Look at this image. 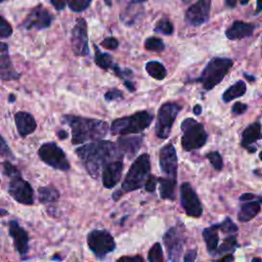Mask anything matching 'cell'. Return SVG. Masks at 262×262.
I'll list each match as a JSON object with an SVG mask.
<instances>
[{
	"mask_svg": "<svg viewBox=\"0 0 262 262\" xmlns=\"http://www.w3.org/2000/svg\"><path fill=\"white\" fill-rule=\"evenodd\" d=\"M76 154L93 178H97L108 163L122 157L119 147L110 140H96L84 144L76 149Z\"/></svg>",
	"mask_w": 262,
	"mask_h": 262,
	"instance_id": "obj_1",
	"label": "cell"
},
{
	"mask_svg": "<svg viewBox=\"0 0 262 262\" xmlns=\"http://www.w3.org/2000/svg\"><path fill=\"white\" fill-rule=\"evenodd\" d=\"M60 120L63 124L71 127L73 144H81L89 140H99L106 135L108 130V126L104 121L93 118L63 115Z\"/></svg>",
	"mask_w": 262,
	"mask_h": 262,
	"instance_id": "obj_2",
	"label": "cell"
},
{
	"mask_svg": "<svg viewBox=\"0 0 262 262\" xmlns=\"http://www.w3.org/2000/svg\"><path fill=\"white\" fill-rule=\"evenodd\" d=\"M232 64L233 61L230 58L214 57L207 63L201 76L194 81L201 83L203 88L209 91L223 80Z\"/></svg>",
	"mask_w": 262,
	"mask_h": 262,
	"instance_id": "obj_3",
	"label": "cell"
},
{
	"mask_svg": "<svg viewBox=\"0 0 262 262\" xmlns=\"http://www.w3.org/2000/svg\"><path fill=\"white\" fill-rule=\"evenodd\" d=\"M154 116L147 111L137 112L131 116L118 118L112 122L111 133L116 135H127L142 132L152 122Z\"/></svg>",
	"mask_w": 262,
	"mask_h": 262,
	"instance_id": "obj_4",
	"label": "cell"
},
{
	"mask_svg": "<svg viewBox=\"0 0 262 262\" xmlns=\"http://www.w3.org/2000/svg\"><path fill=\"white\" fill-rule=\"evenodd\" d=\"M150 160L147 154L140 155L131 165L122 183V190L132 191L140 188L150 175Z\"/></svg>",
	"mask_w": 262,
	"mask_h": 262,
	"instance_id": "obj_5",
	"label": "cell"
},
{
	"mask_svg": "<svg viewBox=\"0 0 262 262\" xmlns=\"http://www.w3.org/2000/svg\"><path fill=\"white\" fill-rule=\"evenodd\" d=\"M183 135L181 137L182 148L186 151L201 148L208 139V133L204 126L192 118H186L181 123Z\"/></svg>",
	"mask_w": 262,
	"mask_h": 262,
	"instance_id": "obj_6",
	"label": "cell"
},
{
	"mask_svg": "<svg viewBox=\"0 0 262 262\" xmlns=\"http://www.w3.org/2000/svg\"><path fill=\"white\" fill-rule=\"evenodd\" d=\"M182 106L177 102L168 101L161 105L157 116L156 135L161 139L169 137L174 121Z\"/></svg>",
	"mask_w": 262,
	"mask_h": 262,
	"instance_id": "obj_7",
	"label": "cell"
},
{
	"mask_svg": "<svg viewBox=\"0 0 262 262\" xmlns=\"http://www.w3.org/2000/svg\"><path fill=\"white\" fill-rule=\"evenodd\" d=\"M39 158L48 166L60 170L68 171L70 163L64 151L55 142H45L38 149Z\"/></svg>",
	"mask_w": 262,
	"mask_h": 262,
	"instance_id": "obj_8",
	"label": "cell"
},
{
	"mask_svg": "<svg viewBox=\"0 0 262 262\" xmlns=\"http://www.w3.org/2000/svg\"><path fill=\"white\" fill-rule=\"evenodd\" d=\"M87 244L89 249L98 258L104 257L116 249L114 237L104 229H94L90 231L87 235Z\"/></svg>",
	"mask_w": 262,
	"mask_h": 262,
	"instance_id": "obj_9",
	"label": "cell"
},
{
	"mask_svg": "<svg viewBox=\"0 0 262 262\" xmlns=\"http://www.w3.org/2000/svg\"><path fill=\"white\" fill-rule=\"evenodd\" d=\"M169 262H178L183 250L185 236L180 226H174L167 230L163 236Z\"/></svg>",
	"mask_w": 262,
	"mask_h": 262,
	"instance_id": "obj_10",
	"label": "cell"
},
{
	"mask_svg": "<svg viewBox=\"0 0 262 262\" xmlns=\"http://www.w3.org/2000/svg\"><path fill=\"white\" fill-rule=\"evenodd\" d=\"M180 203L188 216L198 218L202 215V203L196 192L188 182H184L180 186Z\"/></svg>",
	"mask_w": 262,
	"mask_h": 262,
	"instance_id": "obj_11",
	"label": "cell"
},
{
	"mask_svg": "<svg viewBox=\"0 0 262 262\" xmlns=\"http://www.w3.org/2000/svg\"><path fill=\"white\" fill-rule=\"evenodd\" d=\"M8 192L17 203L23 205H32L34 203L33 188L28 181L21 178V175L10 178Z\"/></svg>",
	"mask_w": 262,
	"mask_h": 262,
	"instance_id": "obj_12",
	"label": "cell"
},
{
	"mask_svg": "<svg viewBox=\"0 0 262 262\" xmlns=\"http://www.w3.org/2000/svg\"><path fill=\"white\" fill-rule=\"evenodd\" d=\"M72 49L75 55L85 56L89 52L88 47V34H87V24L85 18L80 17L77 19L76 25L72 30L71 37Z\"/></svg>",
	"mask_w": 262,
	"mask_h": 262,
	"instance_id": "obj_13",
	"label": "cell"
},
{
	"mask_svg": "<svg viewBox=\"0 0 262 262\" xmlns=\"http://www.w3.org/2000/svg\"><path fill=\"white\" fill-rule=\"evenodd\" d=\"M241 207L237 213V219L241 222H248L254 219L261 210V203L258 195L254 193H243L239 196Z\"/></svg>",
	"mask_w": 262,
	"mask_h": 262,
	"instance_id": "obj_14",
	"label": "cell"
},
{
	"mask_svg": "<svg viewBox=\"0 0 262 262\" xmlns=\"http://www.w3.org/2000/svg\"><path fill=\"white\" fill-rule=\"evenodd\" d=\"M211 0H198L185 12V20L192 27L201 26L209 20Z\"/></svg>",
	"mask_w": 262,
	"mask_h": 262,
	"instance_id": "obj_15",
	"label": "cell"
},
{
	"mask_svg": "<svg viewBox=\"0 0 262 262\" xmlns=\"http://www.w3.org/2000/svg\"><path fill=\"white\" fill-rule=\"evenodd\" d=\"M52 21V15L50 12L42 5L39 4L28 14V16L23 21V27L26 30H42L50 27Z\"/></svg>",
	"mask_w": 262,
	"mask_h": 262,
	"instance_id": "obj_16",
	"label": "cell"
},
{
	"mask_svg": "<svg viewBox=\"0 0 262 262\" xmlns=\"http://www.w3.org/2000/svg\"><path fill=\"white\" fill-rule=\"evenodd\" d=\"M160 168L162 172L170 178H176L177 175V155L176 149L172 143L164 145L160 150Z\"/></svg>",
	"mask_w": 262,
	"mask_h": 262,
	"instance_id": "obj_17",
	"label": "cell"
},
{
	"mask_svg": "<svg viewBox=\"0 0 262 262\" xmlns=\"http://www.w3.org/2000/svg\"><path fill=\"white\" fill-rule=\"evenodd\" d=\"M9 234L12 237L15 250L19 255H26L29 251V235L27 231L19 225L17 220L9 221Z\"/></svg>",
	"mask_w": 262,
	"mask_h": 262,
	"instance_id": "obj_18",
	"label": "cell"
},
{
	"mask_svg": "<svg viewBox=\"0 0 262 262\" xmlns=\"http://www.w3.org/2000/svg\"><path fill=\"white\" fill-rule=\"evenodd\" d=\"M0 77L3 81L16 80L19 74L14 70L9 57V47L6 43H0Z\"/></svg>",
	"mask_w": 262,
	"mask_h": 262,
	"instance_id": "obj_19",
	"label": "cell"
},
{
	"mask_svg": "<svg viewBox=\"0 0 262 262\" xmlns=\"http://www.w3.org/2000/svg\"><path fill=\"white\" fill-rule=\"evenodd\" d=\"M124 165L122 161L117 160L108 163L102 170V184L105 188H113L121 179Z\"/></svg>",
	"mask_w": 262,
	"mask_h": 262,
	"instance_id": "obj_20",
	"label": "cell"
},
{
	"mask_svg": "<svg viewBox=\"0 0 262 262\" xmlns=\"http://www.w3.org/2000/svg\"><path fill=\"white\" fill-rule=\"evenodd\" d=\"M262 138V131H261V124L259 122H254L250 124L242 134V141L241 144L245 147L249 152H255L256 147L252 146L256 141Z\"/></svg>",
	"mask_w": 262,
	"mask_h": 262,
	"instance_id": "obj_21",
	"label": "cell"
},
{
	"mask_svg": "<svg viewBox=\"0 0 262 262\" xmlns=\"http://www.w3.org/2000/svg\"><path fill=\"white\" fill-rule=\"evenodd\" d=\"M14 121L17 132L21 137H26L33 133L37 126L34 117L27 112H17L14 115Z\"/></svg>",
	"mask_w": 262,
	"mask_h": 262,
	"instance_id": "obj_22",
	"label": "cell"
},
{
	"mask_svg": "<svg viewBox=\"0 0 262 262\" xmlns=\"http://www.w3.org/2000/svg\"><path fill=\"white\" fill-rule=\"evenodd\" d=\"M142 145V136H128L118 138V147L122 155L133 158Z\"/></svg>",
	"mask_w": 262,
	"mask_h": 262,
	"instance_id": "obj_23",
	"label": "cell"
},
{
	"mask_svg": "<svg viewBox=\"0 0 262 262\" xmlns=\"http://www.w3.org/2000/svg\"><path fill=\"white\" fill-rule=\"evenodd\" d=\"M255 26L253 24L235 20L226 31L225 35L229 40H237L253 35Z\"/></svg>",
	"mask_w": 262,
	"mask_h": 262,
	"instance_id": "obj_24",
	"label": "cell"
},
{
	"mask_svg": "<svg viewBox=\"0 0 262 262\" xmlns=\"http://www.w3.org/2000/svg\"><path fill=\"white\" fill-rule=\"evenodd\" d=\"M219 224H213L203 230V237L210 255H214L219 247Z\"/></svg>",
	"mask_w": 262,
	"mask_h": 262,
	"instance_id": "obj_25",
	"label": "cell"
},
{
	"mask_svg": "<svg viewBox=\"0 0 262 262\" xmlns=\"http://www.w3.org/2000/svg\"><path fill=\"white\" fill-rule=\"evenodd\" d=\"M160 183V195L164 200H175V187H176V178H158Z\"/></svg>",
	"mask_w": 262,
	"mask_h": 262,
	"instance_id": "obj_26",
	"label": "cell"
},
{
	"mask_svg": "<svg viewBox=\"0 0 262 262\" xmlns=\"http://www.w3.org/2000/svg\"><path fill=\"white\" fill-rule=\"evenodd\" d=\"M247 91V86H246V83L242 80L235 82L234 84H232L230 87H228L223 95H222V99L223 101L225 102H229L237 97H241L243 96Z\"/></svg>",
	"mask_w": 262,
	"mask_h": 262,
	"instance_id": "obj_27",
	"label": "cell"
},
{
	"mask_svg": "<svg viewBox=\"0 0 262 262\" xmlns=\"http://www.w3.org/2000/svg\"><path fill=\"white\" fill-rule=\"evenodd\" d=\"M38 192L39 200L42 204H52L57 202L59 199V191L52 185L40 187Z\"/></svg>",
	"mask_w": 262,
	"mask_h": 262,
	"instance_id": "obj_28",
	"label": "cell"
},
{
	"mask_svg": "<svg viewBox=\"0 0 262 262\" xmlns=\"http://www.w3.org/2000/svg\"><path fill=\"white\" fill-rule=\"evenodd\" d=\"M145 70L147 72V74L156 79V80H163L166 78L167 76V71H166V68L159 61L157 60H151V61H148L146 64H145Z\"/></svg>",
	"mask_w": 262,
	"mask_h": 262,
	"instance_id": "obj_29",
	"label": "cell"
},
{
	"mask_svg": "<svg viewBox=\"0 0 262 262\" xmlns=\"http://www.w3.org/2000/svg\"><path fill=\"white\" fill-rule=\"evenodd\" d=\"M94 49H95V54H94V61L95 63L101 68L102 70L107 71L108 69H114L115 64H114V60L112 55H110L108 53H104L101 52L99 48H97L96 45H94Z\"/></svg>",
	"mask_w": 262,
	"mask_h": 262,
	"instance_id": "obj_30",
	"label": "cell"
},
{
	"mask_svg": "<svg viewBox=\"0 0 262 262\" xmlns=\"http://www.w3.org/2000/svg\"><path fill=\"white\" fill-rule=\"evenodd\" d=\"M239 247V244L237 243L236 236L235 234H231V235H227L221 246L218 247L216 253L214 255H221V254H229V253H233L237 248Z\"/></svg>",
	"mask_w": 262,
	"mask_h": 262,
	"instance_id": "obj_31",
	"label": "cell"
},
{
	"mask_svg": "<svg viewBox=\"0 0 262 262\" xmlns=\"http://www.w3.org/2000/svg\"><path fill=\"white\" fill-rule=\"evenodd\" d=\"M144 47L148 51L154 52H162L165 49V44L162 39L157 37H149L144 42Z\"/></svg>",
	"mask_w": 262,
	"mask_h": 262,
	"instance_id": "obj_32",
	"label": "cell"
},
{
	"mask_svg": "<svg viewBox=\"0 0 262 262\" xmlns=\"http://www.w3.org/2000/svg\"><path fill=\"white\" fill-rule=\"evenodd\" d=\"M148 262H164L163 259V249L159 243H156L151 246L147 254Z\"/></svg>",
	"mask_w": 262,
	"mask_h": 262,
	"instance_id": "obj_33",
	"label": "cell"
},
{
	"mask_svg": "<svg viewBox=\"0 0 262 262\" xmlns=\"http://www.w3.org/2000/svg\"><path fill=\"white\" fill-rule=\"evenodd\" d=\"M154 30L156 33L169 36L173 33V24L168 18H162L158 21Z\"/></svg>",
	"mask_w": 262,
	"mask_h": 262,
	"instance_id": "obj_34",
	"label": "cell"
},
{
	"mask_svg": "<svg viewBox=\"0 0 262 262\" xmlns=\"http://www.w3.org/2000/svg\"><path fill=\"white\" fill-rule=\"evenodd\" d=\"M218 224H219V229L228 235L235 234L238 231L237 225L229 217H225V219Z\"/></svg>",
	"mask_w": 262,
	"mask_h": 262,
	"instance_id": "obj_35",
	"label": "cell"
},
{
	"mask_svg": "<svg viewBox=\"0 0 262 262\" xmlns=\"http://www.w3.org/2000/svg\"><path fill=\"white\" fill-rule=\"evenodd\" d=\"M69 8L75 12H81L86 10L92 0H66Z\"/></svg>",
	"mask_w": 262,
	"mask_h": 262,
	"instance_id": "obj_36",
	"label": "cell"
},
{
	"mask_svg": "<svg viewBox=\"0 0 262 262\" xmlns=\"http://www.w3.org/2000/svg\"><path fill=\"white\" fill-rule=\"evenodd\" d=\"M206 158L209 160L211 165L216 171H221L223 168V160L221 155L218 151H210L206 155Z\"/></svg>",
	"mask_w": 262,
	"mask_h": 262,
	"instance_id": "obj_37",
	"label": "cell"
},
{
	"mask_svg": "<svg viewBox=\"0 0 262 262\" xmlns=\"http://www.w3.org/2000/svg\"><path fill=\"white\" fill-rule=\"evenodd\" d=\"M12 35V28L8 21L1 16L0 17V37L1 38H8Z\"/></svg>",
	"mask_w": 262,
	"mask_h": 262,
	"instance_id": "obj_38",
	"label": "cell"
},
{
	"mask_svg": "<svg viewBox=\"0 0 262 262\" xmlns=\"http://www.w3.org/2000/svg\"><path fill=\"white\" fill-rule=\"evenodd\" d=\"M2 167H3V174L6 175L7 177L9 178H12L14 176H17V175H20L19 171L17 170L16 167H14L10 162L8 161H5L2 163Z\"/></svg>",
	"mask_w": 262,
	"mask_h": 262,
	"instance_id": "obj_39",
	"label": "cell"
},
{
	"mask_svg": "<svg viewBox=\"0 0 262 262\" xmlns=\"http://www.w3.org/2000/svg\"><path fill=\"white\" fill-rule=\"evenodd\" d=\"M101 46H103L104 48L106 49H110V50H114V49H117L118 46H119V41L114 38V37H108V38H105L104 40L101 41L100 43Z\"/></svg>",
	"mask_w": 262,
	"mask_h": 262,
	"instance_id": "obj_40",
	"label": "cell"
},
{
	"mask_svg": "<svg viewBox=\"0 0 262 262\" xmlns=\"http://www.w3.org/2000/svg\"><path fill=\"white\" fill-rule=\"evenodd\" d=\"M124 96H123V93L118 90V89H111L108 91L105 92L104 94V98L105 100L107 101H113V100H117V99H122Z\"/></svg>",
	"mask_w": 262,
	"mask_h": 262,
	"instance_id": "obj_41",
	"label": "cell"
},
{
	"mask_svg": "<svg viewBox=\"0 0 262 262\" xmlns=\"http://www.w3.org/2000/svg\"><path fill=\"white\" fill-rule=\"evenodd\" d=\"M157 178L154 175H149L145 181V189L146 191L152 192L156 189V185H157Z\"/></svg>",
	"mask_w": 262,
	"mask_h": 262,
	"instance_id": "obj_42",
	"label": "cell"
},
{
	"mask_svg": "<svg viewBox=\"0 0 262 262\" xmlns=\"http://www.w3.org/2000/svg\"><path fill=\"white\" fill-rule=\"evenodd\" d=\"M248 108V105L243 103V102H235L233 105H232V114L233 115H242L244 114Z\"/></svg>",
	"mask_w": 262,
	"mask_h": 262,
	"instance_id": "obj_43",
	"label": "cell"
},
{
	"mask_svg": "<svg viewBox=\"0 0 262 262\" xmlns=\"http://www.w3.org/2000/svg\"><path fill=\"white\" fill-rule=\"evenodd\" d=\"M117 262H144V261L141 256L135 255V256H123L119 258Z\"/></svg>",
	"mask_w": 262,
	"mask_h": 262,
	"instance_id": "obj_44",
	"label": "cell"
},
{
	"mask_svg": "<svg viewBox=\"0 0 262 262\" xmlns=\"http://www.w3.org/2000/svg\"><path fill=\"white\" fill-rule=\"evenodd\" d=\"M1 156L2 157H9V158H13V155L10 150V148L8 147L6 141L4 140L3 137H1Z\"/></svg>",
	"mask_w": 262,
	"mask_h": 262,
	"instance_id": "obj_45",
	"label": "cell"
},
{
	"mask_svg": "<svg viewBox=\"0 0 262 262\" xmlns=\"http://www.w3.org/2000/svg\"><path fill=\"white\" fill-rule=\"evenodd\" d=\"M196 253H198V250H196V249L188 250V251L185 253V255H184L183 262H194L195 257H196Z\"/></svg>",
	"mask_w": 262,
	"mask_h": 262,
	"instance_id": "obj_46",
	"label": "cell"
},
{
	"mask_svg": "<svg viewBox=\"0 0 262 262\" xmlns=\"http://www.w3.org/2000/svg\"><path fill=\"white\" fill-rule=\"evenodd\" d=\"M50 3L52 4V6L57 11H61L66 8V1L64 0H50Z\"/></svg>",
	"mask_w": 262,
	"mask_h": 262,
	"instance_id": "obj_47",
	"label": "cell"
},
{
	"mask_svg": "<svg viewBox=\"0 0 262 262\" xmlns=\"http://www.w3.org/2000/svg\"><path fill=\"white\" fill-rule=\"evenodd\" d=\"M233 261H234V256L232 253H229V254L222 256L221 258H219L217 260H214L213 262H233Z\"/></svg>",
	"mask_w": 262,
	"mask_h": 262,
	"instance_id": "obj_48",
	"label": "cell"
},
{
	"mask_svg": "<svg viewBox=\"0 0 262 262\" xmlns=\"http://www.w3.org/2000/svg\"><path fill=\"white\" fill-rule=\"evenodd\" d=\"M124 84H125L126 88H127L130 92H134V91H135V86H134V84H133L131 81H129V80H124Z\"/></svg>",
	"mask_w": 262,
	"mask_h": 262,
	"instance_id": "obj_49",
	"label": "cell"
},
{
	"mask_svg": "<svg viewBox=\"0 0 262 262\" xmlns=\"http://www.w3.org/2000/svg\"><path fill=\"white\" fill-rule=\"evenodd\" d=\"M57 137H58L59 139L63 140V139H66V138L68 137V132H67L66 130H59V131L57 132Z\"/></svg>",
	"mask_w": 262,
	"mask_h": 262,
	"instance_id": "obj_50",
	"label": "cell"
},
{
	"mask_svg": "<svg viewBox=\"0 0 262 262\" xmlns=\"http://www.w3.org/2000/svg\"><path fill=\"white\" fill-rule=\"evenodd\" d=\"M225 5L228 8H234L236 5V0H225Z\"/></svg>",
	"mask_w": 262,
	"mask_h": 262,
	"instance_id": "obj_51",
	"label": "cell"
},
{
	"mask_svg": "<svg viewBox=\"0 0 262 262\" xmlns=\"http://www.w3.org/2000/svg\"><path fill=\"white\" fill-rule=\"evenodd\" d=\"M193 114L195 116H200L202 114V106L200 104H196L193 106Z\"/></svg>",
	"mask_w": 262,
	"mask_h": 262,
	"instance_id": "obj_52",
	"label": "cell"
},
{
	"mask_svg": "<svg viewBox=\"0 0 262 262\" xmlns=\"http://www.w3.org/2000/svg\"><path fill=\"white\" fill-rule=\"evenodd\" d=\"M262 11V0H257V7H256V13H259Z\"/></svg>",
	"mask_w": 262,
	"mask_h": 262,
	"instance_id": "obj_53",
	"label": "cell"
},
{
	"mask_svg": "<svg viewBox=\"0 0 262 262\" xmlns=\"http://www.w3.org/2000/svg\"><path fill=\"white\" fill-rule=\"evenodd\" d=\"M14 100H15V96H14V94L10 93V94L8 95V101L12 103V102H14Z\"/></svg>",
	"mask_w": 262,
	"mask_h": 262,
	"instance_id": "obj_54",
	"label": "cell"
},
{
	"mask_svg": "<svg viewBox=\"0 0 262 262\" xmlns=\"http://www.w3.org/2000/svg\"><path fill=\"white\" fill-rule=\"evenodd\" d=\"M146 0H131L130 3H135V4H141L143 2H145Z\"/></svg>",
	"mask_w": 262,
	"mask_h": 262,
	"instance_id": "obj_55",
	"label": "cell"
},
{
	"mask_svg": "<svg viewBox=\"0 0 262 262\" xmlns=\"http://www.w3.org/2000/svg\"><path fill=\"white\" fill-rule=\"evenodd\" d=\"M120 194H121V190H119V191H117L116 193H114V194H113L114 200H116V201H117V200L120 198Z\"/></svg>",
	"mask_w": 262,
	"mask_h": 262,
	"instance_id": "obj_56",
	"label": "cell"
},
{
	"mask_svg": "<svg viewBox=\"0 0 262 262\" xmlns=\"http://www.w3.org/2000/svg\"><path fill=\"white\" fill-rule=\"evenodd\" d=\"M251 262H262V260H261V258H259V257H255V258L252 259Z\"/></svg>",
	"mask_w": 262,
	"mask_h": 262,
	"instance_id": "obj_57",
	"label": "cell"
},
{
	"mask_svg": "<svg viewBox=\"0 0 262 262\" xmlns=\"http://www.w3.org/2000/svg\"><path fill=\"white\" fill-rule=\"evenodd\" d=\"M245 77H247V79H248L249 81H254V80H255V79H254V77L249 76V75H247V74H245Z\"/></svg>",
	"mask_w": 262,
	"mask_h": 262,
	"instance_id": "obj_58",
	"label": "cell"
},
{
	"mask_svg": "<svg viewBox=\"0 0 262 262\" xmlns=\"http://www.w3.org/2000/svg\"><path fill=\"white\" fill-rule=\"evenodd\" d=\"M249 1H250V0H239L241 4H243V5H246V4H247Z\"/></svg>",
	"mask_w": 262,
	"mask_h": 262,
	"instance_id": "obj_59",
	"label": "cell"
},
{
	"mask_svg": "<svg viewBox=\"0 0 262 262\" xmlns=\"http://www.w3.org/2000/svg\"><path fill=\"white\" fill-rule=\"evenodd\" d=\"M6 214H7V212H6L5 210H3V209H2V210H1V215H2V216H4V215H6Z\"/></svg>",
	"mask_w": 262,
	"mask_h": 262,
	"instance_id": "obj_60",
	"label": "cell"
},
{
	"mask_svg": "<svg viewBox=\"0 0 262 262\" xmlns=\"http://www.w3.org/2000/svg\"><path fill=\"white\" fill-rule=\"evenodd\" d=\"M258 200L260 201V203H261V205H262V195H258Z\"/></svg>",
	"mask_w": 262,
	"mask_h": 262,
	"instance_id": "obj_61",
	"label": "cell"
},
{
	"mask_svg": "<svg viewBox=\"0 0 262 262\" xmlns=\"http://www.w3.org/2000/svg\"><path fill=\"white\" fill-rule=\"evenodd\" d=\"M184 3H190L192 0H182Z\"/></svg>",
	"mask_w": 262,
	"mask_h": 262,
	"instance_id": "obj_62",
	"label": "cell"
},
{
	"mask_svg": "<svg viewBox=\"0 0 262 262\" xmlns=\"http://www.w3.org/2000/svg\"><path fill=\"white\" fill-rule=\"evenodd\" d=\"M259 158H260V160L262 161V151H260V154H259Z\"/></svg>",
	"mask_w": 262,
	"mask_h": 262,
	"instance_id": "obj_63",
	"label": "cell"
},
{
	"mask_svg": "<svg viewBox=\"0 0 262 262\" xmlns=\"http://www.w3.org/2000/svg\"><path fill=\"white\" fill-rule=\"evenodd\" d=\"M4 1H5V0H0V2H4Z\"/></svg>",
	"mask_w": 262,
	"mask_h": 262,
	"instance_id": "obj_64",
	"label": "cell"
}]
</instances>
